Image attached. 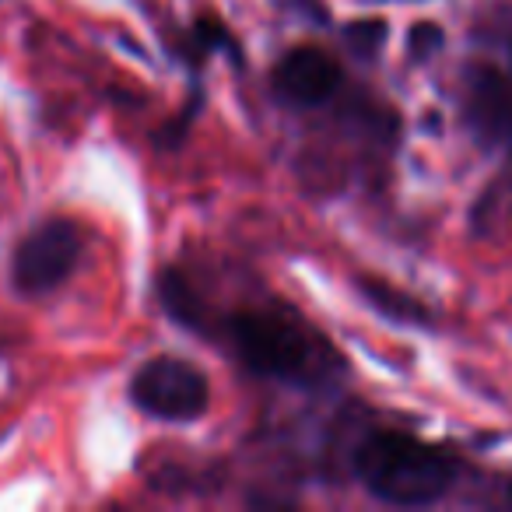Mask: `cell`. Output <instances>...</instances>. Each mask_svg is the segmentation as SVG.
Masks as SVG:
<instances>
[{"instance_id":"6","label":"cell","mask_w":512,"mask_h":512,"mask_svg":"<svg viewBox=\"0 0 512 512\" xmlns=\"http://www.w3.org/2000/svg\"><path fill=\"white\" fill-rule=\"evenodd\" d=\"M274 92L292 106H320L341 88V64L320 46H295L274 67Z\"/></svg>"},{"instance_id":"4","label":"cell","mask_w":512,"mask_h":512,"mask_svg":"<svg viewBox=\"0 0 512 512\" xmlns=\"http://www.w3.org/2000/svg\"><path fill=\"white\" fill-rule=\"evenodd\" d=\"M130 397L144 414L162 421H193L211 404L207 376L186 358H151L130 379Z\"/></svg>"},{"instance_id":"2","label":"cell","mask_w":512,"mask_h":512,"mask_svg":"<svg viewBox=\"0 0 512 512\" xmlns=\"http://www.w3.org/2000/svg\"><path fill=\"white\" fill-rule=\"evenodd\" d=\"M355 474L372 495L390 505H432L453 488L456 463L432 442L379 432L358 446Z\"/></svg>"},{"instance_id":"3","label":"cell","mask_w":512,"mask_h":512,"mask_svg":"<svg viewBox=\"0 0 512 512\" xmlns=\"http://www.w3.org/2000/svg\"><path fill=\"white\" fill-rule=\"evenodd\" d=\"M85 249V235L71 218H50L36 225L11 256V278L22 295H46L74 274Z\"/></svg>"},{"instance_id":"7","label":"cell","mask_w":512,"mask_h":512,"mask_svg":"<svg viewBox=\"0 0 512 512\" xmlns=\"http://www.w3.org/2000/svg\"><path fill=\"white\" fill-rule=\"evenodd\" d=\"M509 491H512V488H509Z\"/></svg>"},{"instance_id":"5","label":"cell","mask_w":512,"mask_h":512,"mask_svg":"<svg viewBox=\"0 0 512 512\" xmlns=\"http://www.w3.org/2000/svg\"><path fill=\"white\" fill-rule=\"evenodd\" d=\"M463 113L484 144H512V71L474 67L463 85Z\"/></svg>"},{"instance_id":"1","label":"cell","mask_w":512,"mask_h":512,"mask_svg":"<svg viewBox=\"0 0 512 512\" xmlns=\"http://www.w3.org/2000/svg\"><path fill=\"white\" fill-rule=\"evenodd\" d=\"M225 341L249 372L285 383H320L341 369L334 344L281 302L246 306L225 320Z\"/></svg>"}]
</instances>
